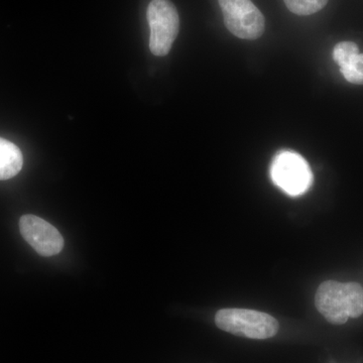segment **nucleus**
<instances>
[{
    "label": "nucleus",
    "mask_w": 363,
    "mask_h": 363,
    "mask_svg": "<svg viewBox=\"0 0 363 363\" xmlns=\"http://www.w3.org/2000/svg\"><path fill=\"white\" fill-rule=\"evenodd\" d=\"M315 304L327 321L346 323L350 318L363 314V288L357 283L324 281L318 288Z\"/></svg>",
    "instance_id": "1"
},
{
    "label": "nucleus",
    "mask_w": 363,
    "mask_h": 363,
    "mask_svg": "<svg viewBox=\"0 0 363 363\" xmlns=\"http://www.w3.org/2000/svg\"><path fill=\"white\" fill-rule=\"evenodd\" d=\"M221 330L252 339H267L276 335L279 323L266 313L247 309H222L215 316Z\"/></svg>",
    "instance_id": "2"
},
{
    "label": "nucleus",
    "mask_w": 363,
    "mask_h": 363,
    "mask_svg": "<svg viewBox=\"0 0 363 363\" xmlns=\"http://www.w3.org/2000/svg\"><path fill=\"white\" fill-rule=\"evenodd\" d=\"M147 16L150 28V52L155 56H166L178 37V11L169 0H152L147 7Z\"/></svg>",
    "instance_id": "3"
},
{
    "label": "nucleus",
    "mask_w": 363,
    "mask_h": 363,
    "mask_svg": "<svg viewBox=\"0 0 363 363\" xmlns=\"http://www.w3.org/2000/svg\"><path fill=\"white\" fill-rule=\"evenodd\" d=\"M271 176L274 183L291 196L304 194L313 183L309 164L301 155L290 150H284L274 157Z\"/></svg>",
    "instance_id": "4"
},
{
    "label": "nucleus",
    "mask_w": 363,
    "mask_h": 363,
    "mask_svg": "<svg viewBox=\"0 0 363 363\" xmlns=\"http://www.w3.org/2000/svg\"><path fill=\"white\" fill-rule=\"evenodd\" d=\"M227 30L243 40H257L266 28L264 16L252 0H219Z\"/></svg>",
    "instance_id": "5"
},
{
    "label": "nucleus",
    "mask_w": 363,
    "mask_h": 363,
    "mask_svg": "<svg viewBox=\"0 0 363 363\" xmlns=\"http://www.w3.org/2000/svg\"><path fill=\"white\" fill-rule=\"evenodd\" d=\"M20 230L26 242L42 257H52L63 250L64 238L58 229L35 215H23Z\"/></svg>",
    "instance_id": "6"
},
{
    "label": "nucleus",
    "mask_w": 363,
    "mask_h": 363,
    "mask_svg": "<svg viewBox=\"0 0 363 363\" xmlns=\"http://www.w3.org/2000/svg\"><path fill=\"white\" fill-rule=\"evenodd\" d=\"M23 157L18 145L0 138V180H9L20 173Z\"/></svg>",
    "instance_id": "7"
},
{
    "label": "nucleus",
    "mask_w": 363,
    "mask_h": 363,
    "mask_svg": "<svg viewBox=\"0 0 363 363\" xmlns=\"http://www.w3.org/2000/svg\"><path fill=\"white\" fill-rule=\"evenodd\" d=\"M289 11L297 16H311L323 9L328 0H284Z\"/></svg>",
    "instance_id": "8"
},
{
    "label": "nucleus",
    "mask_w": 363,
    "mask_h": 363,
    "mask_svg": "<svg viewBox=\"0 0 363 363\" xmlns=\"http://www.w3.org/2000/svg\"><path fill=\"white\" fill-rule=\"evenodd\" d=\"M340 71L348 82L363 85V54L354 55L340 67Z\"/></svg>",
    "instance_id": "9"
},
{
    "label": "nucleus",
    "mask_w": 363,
    "mask_h": 363,
    "mask_svg": "<svg viewBox=\"0 0 363 363\" xmlns=\"http://www.w3.org/2000/svg\"><path fill=\"white\" fill-rule=\"evenodd\" d=\"M357 54H359V48L355 43L341 42L334 47L333 60L339 67H341Z\"/></svg>",
    "instance_id": "10"
}]
</instances>
